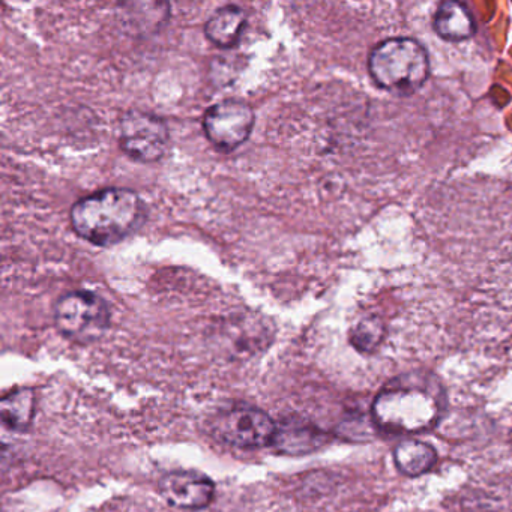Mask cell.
<instances>
[{
  "label": "cell",
  "instance_id": "6da1fadb",
  "mask_svg": "<svg viewBox=\"0 0 512 512\" xmlns=\"http://www.w3.org/2000/svg\"><path fill=\"white\" fill-rule=\"evenodd\" d=\"M445 406L440 380L427 371H412L383 386L374 398L371 416L386 433L418 434L436 427Z\"/></svg>",
  "mask_w": 512,
  "mask_h": 512
},
{
  "label": "cell",
  "instance_id": "7a4b0ae2",
  "mask_svg": "<svg viewBox=\"0 0 512 512\" xmlns=\"http://www.w3.org/2000/svg\"><path fill=\"white\" fill-rule=\"evenodd\" d=\"M70 217L80 238L97 247H113L145 224L148 209L136 191L106 188L74 203Z\"/></svg>",
  "mask_w": 512,
  "mask_h": 512
},
{
  "label": "cell",
  "instance_id": "3957f363",
  "mask_svg": "<svg viewBox=\"0 0 512 512\" xmlns=\"http://www.w3.org/2000/svg\"><path fill=\"white\" fill-rule=\"evenodd\" d=\"M368 70L379 88L392 94L410 95L427 82L430 61L418 41L391 38L371 52Z\"/></svg>",
  "mask_w": 512,
  "mask_h": 512
},
{
  "label": "cell",
  "instance_id": "277c9868",
  "mask_svg": "<svg viewBox=\"0 0 512 512\" xmlns=\"http://www.w3.org/2000/svg\"><path fill=\"white\" fill-rule=\"evenodd\" d=\"M110 320L106 299L89 290L67 293L55 305L56 328L73 343H97L109 331Z\"/></svg>",
  "mask_w": 512,
  "mask_h": 512
},
{
  "label": "cell",
  "instance_id": "5b68a950",
  "mask_svg": "<svg viewBox=\"0 0 512 512\" xmlns=\"http://www.w3.org/2000/svg\"><path fill=\"white\" fill-rule=\"evenodd\" d=\"M212 433L233 448L260 449L274 443L277 422L259 407L235 404L215 416Z\"/></svg>",
  "mask_w": 512,
  "mask_h": 512
},
{
  "label": "cell",
  "instance_id": "8992f818",
  "mask_svg": "<svg viewBox=\"0 0 512 512\" xmlns=\"http://www.w3.org/2000/svg\"><path fill=\"white\" fill-rule=\"evenodd\" d=\"M119 146L131 160L157 163L169 151V127L154 113L128 110L119 121Z\"/></svg>",
  "mask_w": 512,
  "mask_h": 512
},
{
  "label": "cell",
  "instance_id": "52a82bcc",
  "mask_svg": "<svg viewBox=\"0 0 512 512\" xmlns=\"http://www.w3.org/2000/svg\"><path fill=\"white\" fill-rule=\"evenodd\" d=\"M256 124L253 107L241 100H224L203 115V131L217 151L233 152L250 139Z\"/></svg>",
  "mask_w": 512,
  "mask_h": 512
},
{
  "label": "cell",
  "instance_id": "ba28073f",
  "mask_svg": "<svg viewBox=\"0 0 512 512\" xmlns=\"http://www.w3.org/2000/svg\"><path fill=\"white\" fill-rule=\"evenodd\" d=\"M158 491L173 508L200 511L214 502L215 484L194 470H172L161 476Z\"/></svg>",
  "mask_w": 512,
  "mask_h": 512
},
{
  "label": "cell",
  "instance_id": "9c48e42d",
  "mask_svg": "<svg viewBox=\"0 0 512 512\" xmlns=\"http://www.w3.org/2000/svg\"><path fill=\"white\" fill-rule=\"evenodd\" d=\"M218 343L233 355H251L262 350L271 338V329L263 317L257 314H236L227 317L215 332Z\"/></svg>",
  "mask_w": 512,
  "mask_h": 512
},
{
  "label": "cell",
  "instance_id": "30bf717a",
  "mask_svg": "<svg viewBox=\"0 0 512 512\" xmlns=\"http://www.w3.org/2000/svg\"><path fill=\"white\" fill-rule=\"evenodd\" d=\"M329 442V436L313 422L298 416H290L277 424L272 446L289 455L308 454Z\"/></svg>",
  "mask_w": 512,
  "mask_h": 512
},
{
  "label": "cell",
  "instance_id": "8fae6325",
  "mask_svg": "<svg viewBox=\"0 0 512 512\" xmlns=\"http://www.w3.org/2000/svg\"><path fill=\"white\" fill-rule=\"evenodd\" d=\"M247 13L238 5L215 11L205 25V37L220 49H233L247 28Z\"/></svg>",
  "mask_w": 512,
  "mask_h": 512
},
{
  "label": "cell",
  "instance_id": "7c38bea8",
  "mask_svg": "<svg viewBox=\"0 0 512 512\" xmlns=\"http://www.w3.org/2000/svg\"><path fill=\"white\" fill-rule=\"evenodd\" d=\"M119 20L130 34H154L170 16L166 2H128L118 5Z\"/></svg>",
  "mask_w": 512,
  "mask_h": 512
},
{
  "label": "cell",
  "instance_id": "4fadbf2b",
  "mask_svg": "<svg viewBox=\"0 0 512 512\" xmlns=\"http://www.w3.org/2000/svg\"><path fill=\"white\" fill-rule=\"evenodd\" d=\"M434 31L442 40L458 43L473 37L475 20L463 4L448 0L440 4L434 16Z\"/></svg>",
  "mask_w": 512,
  "mask_h": 512
},
{
  "label": "cell",
  "instance_id": "5bb4252c",
  "mask_svg": "<svg viewBox=\"0 0 512 512\" xmlns=\"http://www.w3.org/2000/svg\"><path fill=\"white\" fill-rule=\"evenodd\" d=\"M37 401L32 389L22 388L8 392L0 401V419L8 430L25 433L35 418Z\"/></svg>",
  "mask_w": 512,
  "mask_h": 512
},
{
  "label": "cell",
  "instance_id": "9a60e30c",
  "mask_svg": "<svg viewBox=\"0 0 512 512\" xmlns=\"http://www.w3.org/2000/svg\"><path fill=\"white\" fill-rule=\"evenodd\" d=\"M395 464L406 476H421L430 472L437 461V452L433 446L419 440H403L395 448Z\"/></svg>",
  "mask_w": 512,
  "mask_h": 512
},
{
  "label": "cell",
  "instance_id": "2e32d148",
  "mask_svg": "<svg viewBox=\"0 0 512 512\" xmlns=\"http://www.w3.org/2000/svg\"><path fill=\"white\" fill-rule=\"evenodd\" d=\"M385 337V326L376 317L362 320L353 329L352 344L359 352L371 353L380 346Z\"/></svg>",
  "mask_w": 512,
  "mask_h": 512
}]
</instances>
